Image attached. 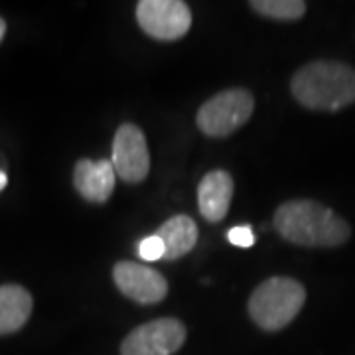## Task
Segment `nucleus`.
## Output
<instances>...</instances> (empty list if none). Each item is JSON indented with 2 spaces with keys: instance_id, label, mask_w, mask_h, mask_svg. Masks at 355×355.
<instances>
[{
  "instance_id": "1",
  "label": "nucleus",
  "mask_w": 355,
  "mask_h": 355,
  "mask_svg": "<svg viewBox=\"0 0 355 355\" xmlns=\"http://www.w3.org/2000/svg\"><path fill=\"white\" fill-rule=\"evenodd\" d=\"M282 239L300 247H338L349 239L352 229L331 209L312 200H292L275 214Z\"/></svg>"
},
{
  "instance_id": "2",
  "label": "nucleus",
  "mask_w": 355,
  "mask_h": 355,
  "mask_svg": "<svg viewBox=\"0 0 355 355\" xmlns=\"http://www.w3.org/2000/svg\"><path fill=\"white\" fill-rule=\"evenodd\" d=\"M291 89L306 109L338 111L355 103V69L342 62H312L294 73Z\"/></svg>"
},
{
  "instance_id": "3",
  "label": "nucleus",
  "mask_w": 355,
  "mask_h": 355,
  "mask_svg": "<svg viewBox=\"0 0 355 355\" xmlns=\"http://www.w3.org/2000/svg\"><path fill=\"white\" fill-rule=\"evenodd\" d=\"M306 302L304 286L288 277H272L257 286L249 298V314L259 328L279 331L300 314Z\"/></svg>"
},
{
  "instance_id": "4",
  "label": "nucleus",
  "mask_w": 355,
  "mask_h": 355,
  "mask_svg": "<svg viewBox=\"0 0 355 355\" xmlns=\"http://www.w3.org/2000/svg\"><path fill=\"white\" fill-rule=\"evenodd\" d=\"M254 111L253 95L241 87L225 89L205 101L198 111V127L203 135L223 139L241 128Z\"/></svg>"
},
{
  "instance_id": "5",
  "label": "nucleus",
  "mask_w": 355,
  "mask_h": 355,
  "mask_svg": "<svg viewBox=\"0 0 355 355\" xmlns=\"http://www.w3.org/2000/svg\"><path fill=\"white\" fill-rule=\"evenodd\" d=\"M137 20L150 38L174 42L188 34L191 10L182 0H142L137 4Z\"/></svg>"
},
{
  "instance_id": "6",
  "label": "nucleus",
  "mask_w": 355,
  "mask_h": 355,
  "mask_svg": "<svg viewBox=\"0 0 355 355\" xmlns=\"http://www.w3.org/2000/svg\"><path fill=\"white\" fill-rule=\"evenodd\" d=\"M186 342V326L174 318L142 324L121 343V355H174Z\"/></svg>"
},
{
  "instance_id": "7",
  "label": "nucleus",
  "mask_w": 355,
  "mask_h": 355,
  "mask_svg": "<svg viewBox=\"0 0 355 355\" xmlns=\"http://www.w3.org/2000/svg\"><path fill=\"white\" fill-rule=\"evenodd\" d=\"M111 164L114 174L128 184H139L150 172V153L144 132L132 123L119 127L113 140Z\"/></svg>"
},
{
  "instance_id": "8",
  "label": "nucleus",
  "mask_w": 355,
  "mask_h": 355,
  "mask_svg": "<svg viewBox=\"0 0 355 355\" xmlns=\"http://www.w3.org/2000/svg\"><path fill=\"white\" fill-rule=\"evenodd\" d=\"M114 284L119 291L139 304H156L168 294V282L154 268L132 261H121L113 268Z\"/></svg>"
},
{
  "instance_id": "9",
  "label": "nucleus",
  "mask_w": 355,
  "mask_h": 355,
  "mask_svg": "<svg viewBox=\"0 0 355 355\" xmlns=\"http://www.w3.org/2000/svg\"><path fill=\"white\" fill-rule=\"evenodd\" d=\"M113 164L109 160H79L73 170V184L76 190L93 203H103L111 198L114 190Z\"/></svg>"
},
{
  "instance_id": "10",
  "label": "nucleus",
  "mask_w": 355,
  "mask_h": 355,
  "mask_svg": "<svg viewBox=\"0 0 355 355\" xmlns=\"http://www.w3.org/2000/svg\"><path fill=\"white\" fill-rule=\"evenodd\" d=\"M233 198V178L225 170H214L205 174L198 188V205L202 216L217 223L227 216Z\"/></svg>"
},
{
  "instance_id": "11",
  "label": "nucleus",
  "mask_w": 355,
  "mask_h": 355,
  "mask_svg": "<svg viewBox=\"0 0 355 355\" xmlns=\"http://www.w3.org/2000/svg\"><path fill=\"white\" fill-rule=\"evenodd\" d=\"M32 314V296L24 286H0V336L18 331Z\"/></svg>"
},
{
  "instance_id": "12",
  "label": "nucleus",
  "mask_w": 355,
  "mask_h": 355,
  "mask_svg": "<svg viewBox=\"0 0 355 355\" xmlns=\"http://www.w3.org/2000/svg\"><path fill=\"white\" fill-rule=\"evenodd\" d=\"M156 235L164 243L166 261H176L188 254L198 243V225L188 216H174L166 221Z\"/></svg>"
},
{
  "instance_id": "13",
  "label": "nucleus",
  "mask_w": 355,
  "mask_h": 355,
  "mask_svg": "<svg viewBox=\"0 0 355 355\" xmlns=\"http://www.w3.org/2000/svg\"><path fill=\"white\" fill-rule=\"evenodd\" d=\"M251 8L275 20H298L306 12V2L302 0H253Z\"/></svg>"
},
{
  "instance_id": "14",
  "label": "nucleus",
  "mask_w": 355,
  "mask_h": 355,
  "mask_svg": "<svg viewBox=\"0 0 355 355\" xmlns=\"http://www.w3.org/2000/svg\"><path fill=\"white\" fill-rule=\"evenodd\" d=\"M139 254L140 259H144V261H160V259H164L166 254L164 243L156 233L148 235L139 243Z\"/></svg>"
},
{
  "instance_id": "15",
  "label": "nucleus",
  "mask_w": 355,
  "mask_h": 355,
  "mask_svg": "<svg viewBox=\"0 0 355 355\" xmlns=\"http://www.w3.org/2000/svg\"><path fill=\"white\" fill-rule=\"evenodd\" d=\"M227 239L229 243H231V245H235V247L249 249V247H253L254 233H253V229L249 227V225H239V227L229 229Z\"/></svg>"
},
{
  "instance_id": "16",
  "label": "nucleus",
  "mask_w": 355,
  "mask_h": 355,
  "mask_svg": "<svg viewBox=\"0 0 355 355\" xmlns=\"http://www.w3.org/2000/svg\"><path fill=\"white\" fill-rule=\"evenodd\" d=\"M6 184H8V178H6V174L0 170V190H4V188H6Z\"/></svg>"
},
{
  "instance_id": "17",
  "label": "nucleus",
  "mask_w": 355,
  "mask_h": 355,
  "mask_svg": "<svg viewBox=\"0 0 355 355\" xmlns=\"http://www.w3.org/2000/svg\"><path fill=\"white\" fill-rule=\"evenodd\" d=\"M4 34H6V22L0 18V42L4 40Z\"/></svg>"
}]
</instances>
